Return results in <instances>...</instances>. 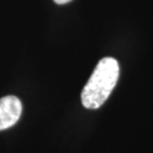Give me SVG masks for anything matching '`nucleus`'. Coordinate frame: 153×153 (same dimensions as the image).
Returning <instances> with one entry per match:
<instances>
[{
    "label": "nucleus",
    "mask_w": 153,
    "mask_h": 153,
    "mask_svg": "<svg viewBox=\"0 0 153 153\" xmlns=\"http://www.w3.org/2000/svg\"><path fill=\"white\" fill-rule=\"evenodd\" d=\"M118 76L117 61L111 57L100 60L82 91V105L88 109L100 108L114 91Z\"/></svg>",
    "instance_id": "f257e3e1"
},
{
    "label": "nucleus",
    "mask_w": 153,
    "mask_h": 153,
    "mask_svg": "<svg viewBox=\"0 0 153 153\" xmlns=\"http://www.w3.org/2000/svg\"><path fill=\"white\" fill-rule=\"evenodd\" d=\"M22 114L21 100L15 96H6L0 99V131L16 123Z\"/></svg>",
    "instance_id": "f03ea898"
},
{
    "label": "nucleus",
    "mask_w": 153,
    "mask_h": 153,
    "mask_svg": "<svg viewBox=\"0 0 153 153\" xmlns=\"http://www.w3.org/2000/svg\"><path fill=\"white\" fill-rule=\"evenodd\" d=\"M70 1H72V0H54L55 3H57V4H60V5L66 4V3H68Z\"/></svg>",
    "instance_id": "7ed1b4c3"
}]
</instances>
